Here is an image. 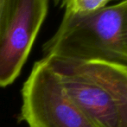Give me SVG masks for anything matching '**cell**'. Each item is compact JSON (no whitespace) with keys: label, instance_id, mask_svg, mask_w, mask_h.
<instances>
[{"label":"cell","instance_id":"1","mask_svg":"<svg viewBox=\"0 0 127 127\" xmlns=\"http://www.w3.org/2000/svg\"><path fill=\"white\" fill-rule=\"evenodd\" d=\"M95 127H127V64L43 56Z\"/></svg>","mask_w":127,"mask_h":127},{"label":"cell","instance_id":"2","mask_svg":"<svg viewBox=\"0 0 127 127\" xmlns=\"http://www.w3.org/2000/svg\"><path fill=\"white\" fill-rule=\"evenodd\" d=\"M122 21L121 2L87 15L64 13L55 33L42 47L44 56L127 64Z\"/></svg>","mask_w":127,"mask_h":127},{"label":"cell","instance_id":"3","mask_svg":"<svg viewBox=\"0 0 127 127\" xmlns=\"http://www.w3.org/2000/svg\"><path fill=\"white\" fill-rule=\"evenodd\" d=\"M22 99L20 119L28 127H95L67 96L44 58L34 64Z\"/></svg>","mask_w":127,"mask_h":127},{"label":"cell","instance_id":"4","mask_svg":"<svg viewBox=\"0 0 127 127\" xmlns=\"http://www.w3.org/2000/svg\"><path fill=\"white\" fill-rule=\"evenodd\" d=\"M49 0H17L0 35V87L18 77L46 18Z\"/></svg>","mask_w":127,"mask_h":127},{"label":"cell","instance_id":"5","mask_svg":"<svg viewBox=\"0 0 127 127\" xmlns=\"http://www.w3.org/2000/svg\"><path fill=\"white\" fill-rule=\"evenodd\" d=\"M113 0H62L60 5L67 14L87 15L105 8Z\"/></svg>","mask_w":127,"mask_h":127},{"label":"cell","instance_id":"6","mask_svg":"<svg viewBox=\"0 0 127 127\" xmlns=\"http://www.w3.org/2000/svg\"><path fill=\"white\" fill-rule=\"evenodd\" d=\"M17 0H0V35L6 25Z\"/></svg>","mask_w":127,"mask_h":127},{"label":"cell","instance_id":"7","mask_svg":"<svg viewBox=\"0 0 127 127\" xmlns=\"http://www.w3.org/2000/svg\"><path fill=\"white\" fill-rule=\"evenodd\" d=\"M123 5V21H122V39L125 49L127 52V0H121Z\"/></svg>","mask_w":127,"mask_h":127},{"label":"cell","instance_id":"8","mask_svg":"<svg viewBox=\"0 0 127 127\" xmlns=\"http://www.w3.org/2000/svg\"><path fill=\"white\" fill-rule=\"evenodd\" d=\"M54 1H55V3H56V4H60L61 2H62V0H54Z\"/></svg>","mask_w":127,"mask_h":127}]
</instances>
